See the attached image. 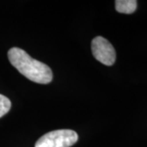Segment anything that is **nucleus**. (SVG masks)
Returning <instances> with one entry per match:
<instances>
[{"mask_svg":"<svg viewBox=\"0 0 147 147\" xmlns=\"http://www.w3.org/2000/svg\"><path fill=\"white\" fill-rule=\"evenodd\" d=\"M78 134L70 129H60L47 132L41 137L35 147H70L78 141Z\"/></svg>","mask_w":147,"mask_h":147,"instance_id":"nucleus-2","label":"nucleus"},{"mask_svg":"<svg viewBox=\"0 0 147 147\" xmlns=\"http://www.w3.org/2000/svg\"><path fill=\"white\" fill-rule=\"evenodd\" d=\"M92 53L98 61L105 65L110 66L115 62V50L112 44L103 37L97 36L92 39Z\"/></svg>","mask_w":147,"mask_h":147,"instance_id":"nucleus-3","label":"nucleus"},{"mask_svg":"<svg viewBox=\"0 0 147 147\" xmlns=\"http://www.w3.org/2000/svg\"><path fill=\"white\" fill-rule=\"evenodd\" d=\"M11 64L27 79L37 84H49L53 79V72L49 66L32 58L19 47H11L7 53Z\"/></svg>","mask_w":147,"mask_h":147,"instance_id":"nucleus-1","label":"nucleus"},{"mask_svg":"<svg viewBox=\"0 0 147 147\" xmlns=\"http://www.w3.org/2000/svg\"><path fill=\"white\" fill-rule=\"evenodd\" d=\"M137 7L136 0H116L115 9L119 13L131 14L133 13Z\"/></svg>","mask_w":147,"mask_h":147,"instance_id":"nucleus-4","label":"nucleus"},{"mask_svg":"<svg viewBox=\"0 0 147 147\" xmlns=\"http://www.w3.org/2000/svg\"><path fill=\"white\" fill-rule=\"evenodd\" d=\"M10 100L5 96L0 94V118L5 115L11 109Z\"/></svg>","mask_w":147,"mask_h":147,"instance_id":"nucleus-5","label":"nucleus"}]
</instances>
